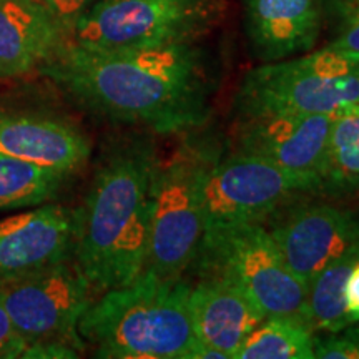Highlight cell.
I'll use <instances>...</instances> for the list:
<instances>
[{"label": "cell", "instance_id": "9", "mask_svg": "<svg viewBox=\"0 0 359 359\" xmlns=\"http://www.w3.org/2000/svg\"><path fill=\"white\" fill-rule=\"evenodd\" d=\"M321 185L318 175L293 172L243 151L208 161L201 180L205 231L259 222L299 191Z\"/></svg>", "mask_w": 359, "mask_h": 359}, {"label": "cell", "instance_id": "2", "mask_svg": "<svg viewBox=\"0 0 359 359\" xmlns=\"http://www.w3.org/2000/svg\"><path fill=\"white\" fill-rule=\"evenodd\" d=\"M158 161L154 145L145 140L114 148L75 210L72 258L93 291L120 288L145 271L151 182Z\"/></svg>", "mask_w": 359, "mask_h": 359}, {"label": "cell", "instance_id": "10", "mask_svg": "<svg viewBox=\"0 0 359 359\" xmlns=\"http://www.w3.org/2000/svg\"><path fill=\"white\" fill-rule=\"evenodd\" d=\"M75 210L43 203L0 219V285L74 257Z\"/></svg>", "mask_w": 359, "mask_h": 359}, {"label": "cell", "instance_id": "15", "mask_svg": "<svg viewBox=\"0 0 359 359\" xmlns=\"http://www.w3.org/2000/svg\"><path fill=\"white\" fill-rule=\"evenodd\" d=\"M190 316L195 338L235 359L264 313L236 286L222 278L201 276L190 291Z\"/></svg>", "mask_w": 359, "mask_h": 359}, {"label": "cell", "instance_id": "8", "mask_svg": "<svg viewBox=\"0 0 359 359\" xmlns=\"http://www.w3.org/2000/svg\"><path fill=\"white\" fill-rule=\"evenodd\" d=\"M92 286L74 258L0 285V299L35 358L55 349L82 351L79 321L92 303Z\"/></svg>", "mask_w": 359, "mask_h": 359}, {"label": "cell", "instance_id": "21", "mask_svg": "<svg viewBox=\"0 0 359 359\" xmlns=\"http://www.w3.org/2000/svg\"><path fill=\"white\" fill-rule=\"evenodd\" d=\"M318 359H359V321L326 333L314 343Z\"/></svg>", "mask_w": 359, "mask_h": 359}, {"label": "cell", "instance_id": "17", "mask_svg": "<svg viewBox=\"0 0 359 359\" xmlns=\"http://www.w3.org/2000/svg\"><path fill=\"white\" fill-rule=\"evenodd\" d=\"M358 262L359 241L326 264L306 285L302 318L314 333H331L351 325L344 306V286Z\"/></svg>", "mask_w": 359, "mask_h": 359}, {"label": "cell", "instance_id": "12", "mask_svg": "<svg viewBox=\"0 0 359 359\" xmlns=\"http://www.w3.org/2000/svg\"><path fill=\"white\" fill-rule=\"evenodd\" d=\"M269 235L291 271L308 285L359 241V222L336 206L306 205L291 210Z\"/></svg>", "mask_w": 359, "mask_h": 359}, {"label": "cell", "instance_id": "24", "mask_svg": "<svg viewBox=\"0 0 359 359\" xmlns=\"http://www.w3.org/2000/svg\"><path fill=\"white\" fill-rule=\"evenodd\" d=\"M331 47L359 55V0L354 2L351 15H349L343 34L334 43H331Z\"/></svg>", "mask_w": 359, "mask_h": 359}, {"label": "cell", "instance_id": "25", "mask_svg": "<svg viewBox=\"0 0 359 359\" xmlns=\"http://www.w3.org/2000/svg\"><path fill=\"white\" fill-rule=\"evenodd\" d=\"M344 306L351 323L359 321V262L353 266L344 286Z\"/></svg>", "mask_w": 359, "mask_h": 359}, {"label": "cell", "instance_id": "7", "mask_svg": "<svg viewBox=\"0 0 359 359\" xmlns=\"http://www.w3.org/2000/svg\"><path fill=\"white\" fill-rule=\"evenodd\" d=\"M208 165L203 154L183 148L155 170L145 271L180 278L195 262L205 236L201 180Z\"/></svg>", "mask_w": 359, "mask_h": 359}, {"label": "cell", "instance_id": "14", "mask_svg": "<svg viewBox=\"0 0 359 359\" xmlns=\"http://www.w3.org/2000/svg\"><path fill=\"white\" fill-rule=\"evenodd\" d=\"M65 35L40 0H0V79L43 67L64 48Z\"/></svg>", "mask_w": 359, "mask_h": 359}, {"label": "cell", "instance_id": "3", "mask_svg": "<svg viewBox=\"0 0 359 359\" xmlns=\"http://www.w3.org/2000/svg\"><path fill=\"white\" fill-rule=\"evenodd\" d=\"M191 288L180 278L143 271L105 291L79 321L83 344L105 359H188L193 344Z\"/></svg>", "mask_w": 359, "mask_h": 359}, {"label": "cell", "instance_id": "19", "mask_svg": "<svg viewBox=\"0 0 359 359\" xmlns=\"http://www.w3.org/2000/svg\"><path fill=\"white\" fill-rule=\"evenodd\" d=\"M69 175L0 154V212L50 201Z\"/></svg>", "mask_w": 359, "mask_h": 359}, {"label": "cell", "instance_id": "20", "mask_svg": "<svg viewBox=\"0 0 359 359\" xmlns=\"http://www.w3.org/2000/svg\"><path fill=\"white\" fill-rule=\"evenodd\" d=\"M354 180H359V110H348L331 120L323 182L348 185Z\"/></svg>", "mask_w": 359, "mask_h": 359}, {"label": "cell", "instance_id": "11", "mask_svg": "<svg viewBox=\"0 0 359 359\" xmlns=\"http://www.w3.org/2000/svg\"><path fill=\"white\" fill-rule=\"evenodd\" d=\"M331 115L258 114L243 116L240 151L262 156L283 168L325 178ZM325 185V182H323Z\"/></svg>", "mask_w": 359, "mask_h": 359}, {"label": "cell", "instance_id": "5", "mask_svg": "<svg viewBox=\"0 0 359 359\" xmlns=\"http://www.w3.org/2000/svg\"><path fill=\"white\" fill-rule=\"evenodd\" d=\"M201 276L222 278L243 291L264 316H302L306 285L291 271L259 222L206 230L198 257Z\"/></svg>", "mask_w": 359, "mask_h": 359}, {"label": "cell", "instance_id": "1", "mask_svg": "<svg viewBox=\"0 0 359 359\" xmlns=\"http://www.w3.org/2000/svg\"><path fill=\"white\" fill-rule=\"evenodd\" d=\"M40 72L93 114L158 133L200 127L210 115L208 80L190 43L118 52L70 43Z\"/></svg>", "mask_w": 359, "mask_h": 359}, {"label": "cell", "instance_id": "22", "mask_svg": "<svg viewBox=\"0 0 359 359\" xmlns=\"http://www.w3.org/2000/svg\"><path fill=\"white\" fill-rule=\"evenodd\" d=\"M27 343L22 339L0 299V359H17L24 356Z\"/></svg>", "mask_w": 359, "mask_h": 359}, {"label": "cell", "instance_id": "16", "mask_svg": "<svg viewBox=\"0 0 359 359\" xmlns=\"http://www.w3.org/2000/svg\"><path fill=\"white\" fill-rule=\"evenodd\" d=\"M246 27L264 60L276 62L309 50L320 34L316 0H245Z\"/></svg>", "mask_w": 359, "mask_h": 359}, {"label": "cell", "instance_id": "6", "mask_svg": "<svg viewBox=\"0 0 359 359\" xmlns=\"http://www.w3.org/2000/svg\"><path fill=\"white\" fill-rule=\"evenodd\" d=\"M215 13L212 0H97L75 20L72 45L118 52L190 43Z\"/></svg>", "mask_w": 359, "mask_h": 359}, {"label": "cell", "instance_id": "13", "mask_svg": "<svg viewBox=\"0 0 359 359\" xmlns=\"http://www.w3.org/2000/svg\"><path fill=\"white\" fill-rule=\"evenodd\" d=\"M0 154L70 175L87 161L90 145L58 116L0 105Z\"/></svg>", "mask_w": 359, "mask_h": 359}, {"label": "cell", "instance_id": "23", "mask_svg": "<svg viewBox=\"0 0 359 359\" xmlns=\"http://www.w3.org/2000/svg\"><path fill=\"white\" fill-rule=\"evenodd\" d=\"M50 11L55 20L67 34H70L75 20L79 19L95 0H40Z\"/></svg>", "mask_w": 359, "mask_h": 359}, {"label": "cell", "instance_id": "18", "mask_svg": "<svg viewBox=\"0 0 359 359\" xmlns=\"http://www.w3.org/2000/svg\"><path fill=\"white\" fill-rule=\"evenodd\" d=\"M316 333L302 316H268L251 331L235 359H314Z\"/></svg>", "mask_w": 359, "mask_h": 359}, {"label": "cell", "instance_id": "4", "mask_svg": "<svg viewBox=\"0 0 359 359\" xmlns=\"http://www.w3.org/2000/svg\"><path fill=\"white\" fill-rule=\"evenodd\" d=\"M238 105L241 116L283 111L334 116L359 110V55L330 45L271 62L246 75Z\"/></svg>", "mask_w": 359, "mask_h": 359}]
</instances>
